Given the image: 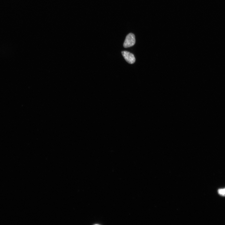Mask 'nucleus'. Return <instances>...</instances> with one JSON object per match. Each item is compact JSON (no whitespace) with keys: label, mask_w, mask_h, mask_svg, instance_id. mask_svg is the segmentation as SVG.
Masks as SVG:
<instances>
[{"label":"nucleus","mask_w":225,"mask_h":225,"mask_svg":"<svg viewBox=\"0 0 225 225\" xmlns=\"http://www.w3.org/2000/svg\"><path fill=\"white\" fill-rule=\"evenodd\" d=\"M135 43V35L132 33H129L126 37L123 45L125 48H127L133 46Z\"/></svg>","instance_id":"obj_1"},{"label":"nucleus","mask_w":225,"mask_h":225,"mask_svg":"<svg viewBox=\"0 0 225 225\" xmlns=\"http://www.w3.org/2000/svg\"><path fill=\"white\" fill-rule=\"evenodd\" d=\"M122 54L125 60L129 64H132L136 61V58L132 54L127 51H123Z\"/></svg>","instance_id":"obj_2"},{"label":"nucleus","mask_w":225,"mask_h":225,"mask_svg":"<svg viewBox=\"0 0 225 225\" xmlns=\"http://www.w3.org/2000/svg\"><path fill=\"white\" fill-rule=\"evenodd\" d=\"M218 191L219 195L222 196H225V188L219 189Z\"/></svg>","instance_id":"obj_3"}]
</instances>
